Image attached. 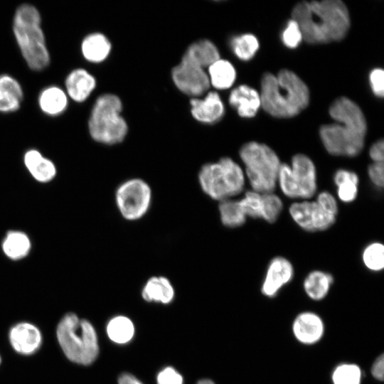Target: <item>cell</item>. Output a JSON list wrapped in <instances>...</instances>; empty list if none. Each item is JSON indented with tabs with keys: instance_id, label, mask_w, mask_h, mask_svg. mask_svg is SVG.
<instances>
[{
	"instance_id": "1",
	"label": "cell",
	"mask_w": 384,
	"mask_h": 384,
	"mask_svg": "<svg viewBox=\"0 0 384 384\" xmlns=\"http://www.w3.org/2000/svg\"><path fill=\"white\" fill-rule=\"evenodd\" d=\"M334 123L322 125L319 136L326 150L331 155L354 157L363 149L367 122L360 107L353 100L341 97L329 110Z\"/></svg>"
},
{
	"instance_id": "2",
	"label": "cell",
	"mask_w": 384,
	"mask_h": 384,
	"mask_svg": "<svg viewBox=\"0 0 384 384\" xmlns=\"http://www.w3.org/2000/svg\"><path fill=\"white\" fill-rule=\"evenodd\" d=\"M302 33L303 40L311 44L342 40L351 24L346 4L340 0L301 1L292 12Z\"/></svg>"
},
{
	"instance_id": "3",
	"label": "cell",
	"mask_w": 384,
	"mask_h": 384,
	"mask_svg": "<svg viewBox=\"0 0 384 384\" xmlns=\"http://www.w3.org/2000/svg\"><path fill=\"white\" fill-rule=\"evenodd\" d=\"M260 85L261 107L274 117H294L309 105V88L292 70L282 69L276 75L266 73Z\"/></svg>"
},
{
	"instance_id": "4",
	"label": "cell",
	"mask_w": 384,
	"mask_h": 384,
	"mask_svg": "<svg viewBox=\"0 0 384 384\" xmlns=\"http://www.w3.org/2000/svg\"><path fill=\"white\" fill-rule=\"evenodd\" d=\"M13 30L21 52L29 68L41 70L50 61L44 34L41 27V16L32 5L22 4L16 9Z\"/></svg>"
},
{
	"instance_id": "5",
	"label": "cell",
	"mask_w": 384,
	"mask_h": 384,
	"mask_svg": "<svg viewBox=\"0 0 384 384\" xmlns=\"http://www.w3.org/2000/svg\"><path fill=\"white\" fill-rule=\"evenodd\" d=\"M57 338L65 354L72 361L83 365L92 363L99 353L97 334L92 324L69 313L60 321Z\"/></svg>"
},
{
	"instance_id": "6",
	"label": "cell",
	"mask_w": 384,
	"mask_h": 384,
	"mask_svg": "<svg viewBox=\"0 0 384 384\" xmlns=\"http://www.w3.org/2000/svg\"><path fill=\"white\" fill-rule=\"evenodd\" d=\"M239 154L252 191L272 193L281 166L275 151L265 144L250 142L240 148Z\"/></svg>"
},
{
	"instance_id": "7",
	"label": "cell",
	"mask_w": 384,
	"mask_h": 384,
	"mask_svg": "<svg viewBox=\"0 0 384 384\" xmlns=\"http://www.w3.org/2000/svg\"><path fill=\"white\" fill-rule=\"evenodd\" d=\"M203 192L219 201L240 193L245 186V175L241 167L230 157L203 165L198 174Z\"/></svg>"
},
{
	"instance_id": "8",
	"label": "cell",
	"mask_w": 384,
	"mask_h": 384,
	"mask_svg": "<svg viewBox=\"0 0 384 384\" xmlns=\"http://www.w3.org/2000/svg\"><path fill=\"white\" fill-rule=\"evenodd\" d=\"M122 110V102L115 95L105 94L97 99L88 123L94 140L106 144L123 141L128 129L126 121L120 115Z\"/></svg>"
},
{
	"instance_id": "9",
	"label": "cell",
	"mask_w": 384,
	"mask_h": 384,
	"mask_svg": "<svg viewBox=\"0 0 384 384\" xmlns=\"http://www.w3.org/2000/svg\"><path fill=\"white\" fill-rule=\"evenodd\" d=\"M277 182L287 197L309 199L317 188L315 165L308 156L295 154L290 165L281 164Z\"/></svg>"
},
{
	"instance_id": "10",
	"label": "cell",
	"mask_w": 384,
	"mask_h": 384,
	"mask_svg": "<svg viewBox=\"0 0 384 384\" xmlns=\"http://www.w3.org/2000/svg\"><path fill=\"white\" fill-rule=\"evenodd\" d=\"M116 203L122 216L127 220H137L148 211L151 191L141 178H132L122 183L116 191Z\"/></svg>"
},
{
	"instance_id": "11",
	"label": "cell",
	"mask_w": 384,
	"mask_h": 384,
	"mask_svg": "<svg viewBox=\"0 0 384 384\" xmlns=\"http://www.w3.org/2000/svg\"><path fill=\"white\" fill-rule=\"evenodd\" d=\"M171 75L176 86L190 96H200L210 86L204 68L186 55H183L179 64L172 69Z\"/></svg>"
},
{
	"instance_id": "12",
	"label": "cell",
	"mask_w": 384,
	"mask_h": 384,
	"mask_svg": "<svg viewBox=\"0 0 384 384\" xmlns=\"http://www.w3.org/2000/svg\"><path fill=\"white\" fill-rule=\"evenodd\" d=\"M289 214L300 228L308 232L326 230L334 225L336 218L316 201L292 203L289 207Z\"/></svg>"
},
{
	"instance_id": "13",
	"label": "cell",
	"mask_w": 384,
	"mask_h": 384,
	"mask_svg": "<svg viewBox=\"0 0 384 384\" xmlns=\"http://www.w3.org/2000/svg\"><path fill=\"white\" fill-rule=\"evenodd\" d=\"M294 277V267L285 257H274L269 263L261 285V292L267 297L277 295L280 289L289 283Z\"/></svg>"
},
{
	"instance_id": "14",
	"label": "cell",
	"mask_w": 384,
	"mask_h": 384,
	"mask_svg": "<svg viewBox=\"0 0 384 384\" xmlns=\"http://www.w3.org/2000/svg\"><path fill=\"white\" fill-rule=\"evenodd\" d=\"M292 331L295 339L300 343L311 346L319 342L325 332L322 318L313 311H303L294 318Z\"/></svg>"
},
{
	"instance_id": "15",
	"label": "cell",
	"mask_w": 384,
	"mask_h": 384,
	"mask_svg": "<svg viewBox=\"0 0 384 384\" xmlns=\"http://www.w3.org/2000/svg\"><path fill=\"white\" fill-rule=\"evenodd\" d=\"M229 104L244 118L254 117L261 107L260 92L247 85L234 88L228 97Z\"/></svg>"
},
{
	"instance_id": "16",
	"label": "cell",
	"mask_w": 384,
	"mask_h": 384,
	"mask_svg": "<svg viewBox=\"0 0 384 384\" xmlns=\"http://www.w3.org/2000/svg\"><path fill=\"white\" fill-rule=\"evenodd\" d=\"M190 104L193 117L201 122H215L225 113L223 102L217 92H209L203 99L192 98Z\"/></svg>"
},
{
	"instance_id": "17",
	"label": "cell",
	"mask_w": 384,
	"mask_h": 384,
	"mask_svg": "<svg viewBox=\"0 0 384 384\" xmlns=\"http://www.w3.org/2000/svg\"><path fill=\"white\" fill-rule=\"evenodd\" d=\"M10 341L16 351L29 354L39 347L41 335L35 326L28 323H21L11 329Z\"/></svg>"
},
{
	"instance_id": "18",
	"label": "cell",
	"mask_w": 384,
	"mask_h": 384,
	"mask_svg": "<svg viewBox=\"0 0 384 384\" xmlns=\"http://www.w3.org/2000/svg\"><path fill=\"white\" fill-rule=\"evenodd\" d=\"M95 78L82 68L73 70L65 80L68 95L78 102L85 101L95 89Z\"/></svg>"
},
{
	"instance_id": "19",
	"label": "cell",
	"mask_w": 384,
	"mask_h": 384,
	"mask_svg": "<svg viewBox=\"0 0 384 384\" xmlns=\"http://www.w3.org/2000/svg\"><path fill=\"white\" fill-rule=\"evenodd\" d=\"M23 99V90L18 82L9 75H0V112L17 110Z\"/></svg>"
},
{
	"instance_id": "20",
	"label": "cell",
	"mask_w": 384,
	"mask_h": 384,
	"mask_svg": "<svg viewBox=\"0 0 384 384\" xmlns=\"http://www.w3.org/2000/svg\"><path fill=\"white\" fill-rule=\"evenodd\" d=\"M81 50L84 58L92 63H100L106 59L111 50V43L100 33L87 35L82 41Z\"/></svg>"
},
{
	"instance_id": "21",
	"label": "cell",
	"mask_w": 384,
	"mask_h": 384,
	"mask_svg": "<svg viewBox=\"0 0 384 384\" xmlns=\"http://www.w3.org/2000/svg\"><path fill=\"white\" fill-rule=\"evenodd\" d=\"M334 282L333 276L321 270H314L308 274L303 283L306 294L314 301H321L328 294Z\"/></svg>"
},
{
	"instance_id": "22",
	"label": "cell",
	"mask_w": 384,
	"mask_h": 384,
	"mask_svg": "<svg viewBox=\"0 0 384 384\" xmlns=\"http://www.w3.org/2000/svg\"><path fill=\"white\" fill-rule=\"evenodd\" d=\"M142 296L147 302L168 304L174 299V289L167 278L164 277H152L144 285Z\"/></svg>"
},
{
	"instance_id": "23",
	"label": "cell",
	"mask_w": 384,
	"mask_h": 384,
	"mask_svg": "<svg viewBox=\"0 0 384 384\" xmlns=\"http://www.w3.org/2000/svg\"><path fill=\"white\" fill-rule=\"evenodd\" d=\"M24 164L31 175L41 182L48 181L55 175L53 163L37 150L31 149L25 154Z\"/></svg>"
},
{
	"instance_id": "24",
	"label": "cell",
	"mask_w": 384,
	"mask_h": 384,
	"mask_svg": "<svg viewBox=\"0 0 384 384\" xmlns=\"http://www.w3.org/2000/svg\"><path fill=\"white\" fill-rule=\"evenodd\" d=\"M210 84L218 90L230 88L236 79V70L228 60L219 58L208 67Z\"/></svg>"
},
{
	"instance_id": "25",
	"label": "cell",
	"mask_w": 384,
	"mask_h": 384,
	"mask_svg": "<svg viewBox=\"0 0 384 384\" xmlns=\"http://www.w3.org/2000/svg\"><path fill=\"white\" fill-rule=\"evenodd\" d=\"M38 103L44 113L55 116L60 114L66 110L68 97L61 88L50 86L41 92Z\"/></svg>"
},
{
	"instance_id": "26",
	"label": "cell",
	"mask_w": 384,
	"mask_h": 384,
	"mask_svg": "<svg viewBox=\"0 0 384 384\" xmlns=\"http://www.w3.org/2000/svg\"><path fill=\"white\" fill-rule=\"evenodd\" d=\"M334 181L337 187V194L343 203L353 201L358 195L359 178L358 175L344 169L337 170L334 175Z\"/></svg>"
},
{
	"instance_id": "27",
	"label": "cell",
	"mask_w": 384,
	"mask_h": 384,
	"mask_svg": "<svg viewBox=\"0 0 384 384\" xmlns=\"http://www.w3.org/2000/svg\"><path fill=\"white\" fill-rule=\"evenodd\" d=\"M184 55L201 65L208 68L220 58L217 47L209 40H200L191 44Z\"/></svg>"
},
{
	"instance_id": "28",
	"label": "cell",
	"mask_w": 384,
	"mask_h": 384,
	"mask_svg": "<svg viewBox=\"0 0 384 384\" xmlns=\"http://www.w3.org/2000/svg\"><path fill=\"white\" fill-rule=\"evenodd\" d=\"M219 213L222 223L228 228L242 226L246 221L239 201L229 198L220 201Z\"/></svg>"
},
{
	"instance_id": "29",
	"label": "cell",
	"mask_w": 384,
	"mask_h": 384,
	"mask_svg": "<svg viewBox=\"0 0 384 384\" xmlns=\"http://www.w3.org/2000/svg\"><path fill=\"white\" fill-rule=\"evenodd\" d=\"M2 247L6 256L13 260H18L28 254L31 242L26 234L13 231L7 234Z\"/></svg>"
},
{
	"instance_id": "30",
	"label": "cell",
	"mask_w": 384,
	"mask_h": 384,
	"mask_svg": "<svg viewBox=\"0 0 384 384\" xmlns=\"http://www.w3.org/2000/svg\"><path fill=\"white\" fill-rule=\"evenodd\" d=\"M230 47L240 60L247 61L255 55L260 48V43L255 35L243 33L231 38Z\"/></svg>"
},
{
	"instance_id": "31",
	"label": "cell",
	"mask_w": 384,
	"mask_h": 384,
	"mask_svg": "<svg viewBox=\"0 0 384 384\" xmlns=\"http://www.w3.org/2000/svg\"><path fill=\"white\" fill-rule=\"evenodd\" d=\"M109 338L117 343H125L129 341L134 334V327L132 321L127 317L118 316L112 319L107 326Z\"/></svg>"
},
{
	"instance_id": "32",
	"label": "cell",
	"mask_w": 384,
	"mask_h": 384,
	"mask_svg": "<svg viewBox=\"0 0 384 384\" xmlns=\"http://www.w3.org/2000/svg\"><path fill=\"white\" fill-rule=\"evenodd\" d=\"M363 370L356 363H341L332 370L331 380L332 384H362Z\"/></svg>"
},
{
	"instance_id": "33",
	"label": "cell",
	"mask_w": 384,
	"mask_h": 384,
	"mask_svg": "<svg viewBox=\"0 0 384 384\" xmlns=\"http://www.w3.org/2000/svg\"><path fill=\"white\" fill-rule=\"evenodd\" d=\"M365 266L373 272H379L384 267V246L378 242L368 245L362 255Z\"/></svg>"
},
{
	"instance_id": "34",
	"label": "cell",
	"mask_w": 384,
	"mask_h": 384,
	"mask_svg": "<svg viewBox=\"0 0 384 384\" xmlns=\"http://www.w3.org/2000/svg\"><path fill=\"white\" fill-rule=\"evenodd\" d=\"M239 201L246 217L263 219L264 205L262 193L247 191Z\"/></svg>"
},
{
	"instance_id": "35",
	"label": "cell",
	"mask_w": 384,
	"mask_h": 384,
	"mask_svg": "<svg viewBox=\"0 0 384 384\" xmlns=\"http://www.w3.org/2000/svg\"><path fill=\"white\" fill-rule=\"evenodd\" d=\"M262 194L264 205L263 220L270 223H274L282 210V202L279 197L273 193Z\"/></svg>"
},
{
	"instance_id": "36",
	"label": "cell",
	"mask_w": 384,
	"mask_h": 384,
	"mask_svg": "<svg viewBox=\"0 0 384 384\" xmlns=\"http://www.w3.org/2000/svg\"><path fill=\"white\" fill-rule=\"evenodd\" d=\"M283 44L291 49L298 47L303 40L299 26L293 18L289 20L281 34Z\"/></svg>"
},
{
	"instance_id": "37",
	"label": "cell",
	"mask_w": 384,
	"mask_h": 384,
	"mask_svg": "<svg viewBox=\"0 0 384 384\" xmlns=\"http://www.w3.org/2000/svg\"><path fill=\"white\" fill-rule=\"evenodd\" d=\"M370 86L373 94L380 98L384 95V71L380 68L373 69L369 74Z\"/></svg>"
},
{
	"instance_id": "38",
	"label": "cell",
	"mask_w": 384,
	"mask_h": 384,
	"mask_svg": "<svg viewBox=\"0 0 384 384\" xmlns=\"http://www.w3.org/2000/svg\"><path fill=\"white\" fill-rule=\"evenodd\" d=\"M158 384H183L182 376L172 367H166L157 375Z\"/></svg>"
},
{
	"instance_id": "39",
	"label": "cell",
	"mask_w": 384,
	"mask_h": 384,
	"mask_svg": "<svg viewBox=\"0 0 384 384\" xmlns=\"http://www.w3.org/2000/svg\"><path fill=\"white\" fill-rule=\"evenodd\" d=\"M321 207L329 213L337 215L338 206L335 198L328 191L321 192L316 201Z\"/></svg>"
},
{
	"instance_id": "40",
	"label": "cell",
	"mask_w": 384,
	"mask_h": 384,
	"mask_svg": "<svg viewBox=\"0 0 384 384\" xmlns=\"http://www.w3.org/2000/svg\"><path fill=\"white\" fill-rule=\"evenodd\" d=\"M383 162H373L368 168V174L371 182L378 188L383 187Z\"/></svg>"
},
{
	"instance_id": "41",
	"label": "cell",
	"mask_w": 384,
	"mask_h": 384,
	"mask_svg": "<svg viewBox=\"0 0 384 384\" xmlns=\"http://www.w3.org/2000/svg\"><path fill=\"white\" fill-rule=\"evenodd\" d=\"M370 374L374 379L383 381L384 378V356L380 354L372 363L370 369Z\"/></svg>"
},
{
	"instance_id": "42",
	"label": "cell",
	"mask_w": 384,
	"mask_h": 384,
	"mask_svg": "<svg viewBox=\"0 0 384 384\" xmlns=\"http://www.w3.org/2000/svg\"><path fill=\"white\" fill-rule=\"evenodd\" d=\"M384 142L380 139L375 142L369 149V156L373 162H383L384 159Z\"/></svg>"
},
{
	"instance_id": "43",
	"label": "cell",
	"mask_w": 384,
	"mask_h": 384,
	"mask_svg": "<svg viewBox=\"0 0 384 384\" xmlns=\"http://www.w3.org/2000/svg\"><path fill=\"white\" fill-rule=\"evenodd\" d=\"M118 384H143L135 376L128 373L120 375L118 378Z\"/></svg>"
},
{
	"instance_id": "44",
	"label": "cell",
	"mask_w": 384,
	"mask_h": 384,
	"mask_svg": "<svg viewBox=\"0 0 384 384\" xmlns=\"http://www.w3.org/2000/svg\"><path fill=\"white\" fill-rule=\"evenodd\" d=\"M196 384H215L213 381L209 379H202L199 380Z\"/></svg>"
}]
</instances>
